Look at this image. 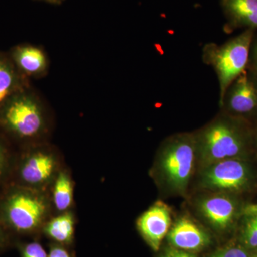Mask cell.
Wrapping results in <instances>:
<instances>
[{"mask_svg": "<svg viewBox=\"0 0 257 257\" xmlns=\"http://www.w3.org/2000/svg\"><path fill=\"white\" fill-rule=\"evenodd\" d=\"M55 170V158L45 152L32 154L23 162L22 179L31 185H42L50 180Z\"/></svg>", "mask_w": 257, "mask_h": 257, "instance_id": "obj_10", "label": "cell"}, {"mask_svg": "<svg viewBox=\"0 0 257 257\" xmlns=\"http://www.w3.org/2000/svg\"><path fill=\"white\" fill-rule=\"evenodd\" d=\"M54 203L59 211L67 210L73 201V187L68 175L61 173L56 180L53 192Z\"/></svg>", "mask_w": 257, "mask_h": 257, "instance_id": "obj_15", "label": "cell"}, {"mask_svg": "<svg viewBox=\"0 0 257 257\" xmlns=\"http://www.w3.org/2000/svg\"><path fill=\"white\" fill-rule=\"evenodd\" d=\"M242 121L227 115L204 128L195 138L204 158L219 162L242 157L247 150L251 138Z\"/></svg>", "mask_w": 257, "mask_h": 257, "instance_id": "obj_2", "label": "cell"}, {"mask_svg": "<svg viewBox=\"0 0 257 257\" xmlns=\"http://www.w3.org/2000/svg\"><path fill=\"white\" fill-rule=\"evenodd\" d=\"M170 254L172 255L173 257H194L192 256V255L189 254V253H184L183 251H177V250L171 251Z\"/></svg>", "mask_w": 257, "mask_h": 257, "instance_id": "obj_22", "label": "cell"}, {"mask_svg": "<svg viewBox=\"0 0 257 257\" xmlns=\"http://www.w3.org/2000/svg\"><path fill=\"white\" fill-rule=\"evenodd\" d=\"M168 239L175 247L186 251H196L207 246V234L189 219H180L169 233Z\"/></svg>", "mask_w": 257, "mask_h": 257, "instance_id": "obj_9", "label": "cell"}, {"mask_svg": "<svg viewBox=\"0 0 257 257\" xmlns=\"http://www.w3.org/2000/svg\"><path fill=\"white\" fill-rule=\"evenodd\" d=\"M3 154L2 152L1 149H0V170H1L2 167H3Z\"/></svg>", "mask_w": 257, "mask_h": 257, "instance_id": "obj_23", "label": "cell"}, {"mask_svg": "<svg viewBox=\"0 0 257 257\" xmlns=\"http://www.w3.org/2000/svg\"><path fill=\"white\" fill-rule=\"evenodd\" d=\"M252 173L249 166L240 159H228L216 162L204 175V183L223 190L240 191L251 183Z\"/></svg>", "mask_w": 257, "mask_h": 257, "instance_id": "obj_7", "label": "cell"}, {"mask_svg": "<svg viewBox=\"0 0 257 257\" xmlns=\"http://www.w3.org/2000/svg\"><path fill=\"white\" fill-rule=\"evenodd\" d=\"M203 214L216 227H227L234 221L237 207L232 199L226 197H214L203 201L201 204Z\"/></svg>", "mask_w": 257, "mask_h": 257, "instance_id": "obj_12", "label": "cell"}, {"mask_svg": "<svg viewBox=\"0 0 257 257\" xmlns=\"http://www.w3.org/2000/svg\"><path fill=\"white\" fill-rule=\"evenodd\" d=\"M164 257H173V256H172V255L169 254L168 256H164Z\"/></svg>", "mask_w": 257, "mask_h": 257, "instance_id": "obj_25", "label": "cell"}, {"mask_svg": "<svg viewBox=\"0 0 257 257\" xmlns=\"http://www.w3.org/2000/svg\"><path fill=\"white\" fill-rule=\"evenodd\" d=\"M170 224V211L165 204L159 203L140 216L138 227L152 249L157 251L168 232Z\"/></svg>", "mask_w": 257, "mask_h": 257, "instance_id": "obj_8", "label": "cell"}, {"mask_svg": "<svg viewBox=\"0 0 257 257\" xmlns=\"http://www.w3.org/2000/svg\"><path fill=\"white\" fill-rule=\"evenodd\" d=\"M243 240L248 247L257 248V205L245 209Z\"/></svg>", "mask_w": 257, "mask_h": 257, "instance_id": "obj_16", "label": "cell"}, {"mask_svg": "<svg viewBox=\"0 0 257 257\" xmlns=\"http://www.w3.org/2000/svg\"><path fill=\"white\" fill-rule=\"evenodd\" d=\"M15 60L20 68L30 75L41 74L46 69V56L37 47H20L15 52Z\"/></svg>", "mask_w": 257, "mask_h": 257, "instance_id": "obj_13", "label": "cell"}, {"mask_svg": "<svg viewBox=\"0 0 257 257\" xmlns=\"http://www.w3.org/2000/svg\"><path fill=\"white\" fill-rule=\"evenodd\" d=\"M5 122L22 138H33L42 131L43 115L36 101L27 96L13 99L4 113Z\"/></svg>", "mask_w": 257, "mask_h": 257, "instance_id": "obj_6", "label": "cell"}, {"mask_svg": "<svg viewBox=\"0 0 257 257\" xmlns=\"http://www.w3.org/2000/svg\"><path fill=\"white\" fill-rule=\"evenodd\" d=\"M229 20V28H244L257 31V0H222Z\"/></svg>", "mask_w": 257, "mask_h": 257, "instance_id": "obj_11", "label": "cell"}, {"mask_svg": "<svg viewBox=\"0 0 257 257\" xmlns=\"http://www.w3.org/2000/svg\"><path fill=\"white\" fill-rule=\"evenodd\" d=\"M47 205L40 196L18 192L8 199L5 214L10 226L20 232L35 231L45 219Z\"/></svg>", "mask_w": 257, "mask_h": 257, "instance_id": "obj_5", "label": "cell"}, {"mask_svg": "<svg viewBox=\"0 0 257 257\" xmlns=\"http://www.w3.org/2000/svg\"><path fill=\"white\" fill-rule=\"evenodd\" d=\"M248 67L257 75V35L256 34L251 43Z\"/></svg>", "mask_w": 257, "mask_h": 257, "instance_id": "obj_20", "label": "cell"}, {"mask_svg": "<svg viewBox=\"0 0 257 257\" xmlns=\"http://www.w3.org/2000/svg\"><path fill=\"white\" fill-rule=\"evenodd\" d=\"M254 138H255V140H256V142L257 143V128H256V131H255Z\"/></svg>", "mask_w": 257, "mask_h": 257, "instance_id": "obj_24", "label": "cell"}, {"mask_svg": "<svg viewBox=\"0 0 257 257\" xmlns=\"http://www.w3.org/2000/svg\"><path fill=\"white\" fill-rule=\"evenodd\" d=\"M0 241H1V235H0Z\"/></svg>", "mask_w": 257, "mask_h": 257, "instance_id": "obj_26", "label": "cell"}, {"mask_svg": "<svg viewBox=\"0 0 257 257\" xmlns=\"http://www.w3.org/2000/svg\"><path fill=\"white\" fill-rule=\"evenodd\" d=\"M197 143L191 135L176 137L167 144L162 155V167L169 183L184 189L192 172Z\"/></svg>", "mask_w": 257, "mask_h": 257, "instance_id": "obj_3", "label": "cell"}, {"mask_svg": "<svg viewBox=\"0 0 257 257\" xmlns=\"http://www.w3.org/2000/svg\"><path fill=\"white\" fill-rule=\"evenodd\" d=\"M48 257H71L67 250L62 246L55 245L52 246L48 253Z\"/></svg>", "mask_w": 257, "mask_h": 257, "instance_id": "obj_21", "label": "cell"}, {"mask_svg": "<svg viewBox=\"0 0 257 257\" xmlns=\"http://www.w3.org/2000/svg\"><path fill=\"white\" fill-rule=\"evenodd\" d=\"M45 233L50 239L61 244H69L74 238V221L69 214L54 218L45 226Z\"/></svg>", "mask_w": 257, "mask_h": 257, "instance_id": "obj_14", "label": "cell"}, {"mask_svg": "<svg viewBox=\"0 0 257 257\" xmlns=\"http://www.w3.org/2000/svg\"><path fill=\"white\" fill-rule=\"evenodd\" d=\"M219 105L225 114L238 119L257 116V75L249 67L231 83Z\"/></svg>", "mask_w": 257, "mask_h": 257, "instance_id": "obj_4", "label": "cell"}, {"mask_svg": "<svg viewBox=\"0 0 257 257\" xmlns=\"http://www.w3.org/2000/svg\"><path fill=\"white\" fill-rule=\"evenodd\" d=\"M22 257H48V254L40 243L32 242L24 246Z\"/></svg>", "mask_w": 257, "mask_h": 257, "instance_id": "obj_18", "label": "cell"}, {"mask_svg": "<svg viewBox=\"0 0 257 257\" xmlns=\"http://www.w3.org/2000/svg\"><path fill=\"white\" fill-rule=\"evenodd\" d=\"M16 86L14 72L8 64L0 60V104L13 94Z\"/></svg>", "mask_w": 257, "mask_h": 257, "instance_id": "obj_17", "label": "cell"}, {"mask_svg": "<svg viewBox=\"0 0 257 257\" xmlns=\"http://www.w3.org/2000/svg\"><path fill=\"white\" fill-rule=\"evenodd\" d=\"M212 257H254L248 254L242 248H227L220 250L213 255Z\"/></svg>", "mask_w": 257, "mask_h": 257, "instance_id": "obj_19", "label": "cell"}, {"mask_svg": "<svg viewBox=\"0 0 257 257\" xmlns=\"http://www.w3.org/2000/svg\"><path fill=\"white\" fill-rule=\"evenodd\" d=\"M255 34V30L247 29L221 45L209 43L204 45L203 62L215 72L219 82V101L231 83L247 68Z\"/></svg>", "mask_w": 257, "mask_h": 257, "instance_id": "obj_1", "label": "cell"}]
</instances>
